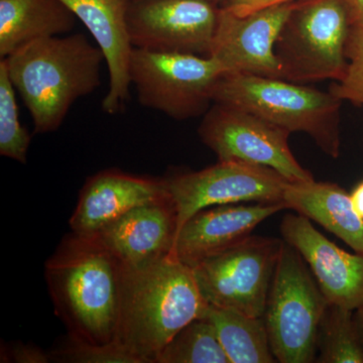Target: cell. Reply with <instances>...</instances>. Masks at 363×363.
I'll use <instances>...</instances> for the list:
<instances>
[{"label": "cell", "instance_id": "obj_1", "mask_svg": "<svg viewBox=\"0 0 363 363\" xmlns=\"http://www.w3.org/2000/svg\"><path fill=\"white\" fill-rule=\"evenodd\" d=\"M126 267L96 233L72 231L45 264V279L67 335L105 345L116 341Z\"/></svg>", "mask_w": 363, "mask_h": 363}, {"label": "cell", "instance_id": "obj_2", "mask_svg": "<svg viewBox=\"0 0 363 363\" xmlns=\"http://www.w3.org/2000/svg\"><path fill=\"white\" fill-rule=\"evenodd\" d=\"M207 305L192 267L175 257L126 267L116 340L138 363H157L169 341L201 318Z\"/></svg>", "mask_w": 363, "mask_h": 363}, {"label": "cell", "instance_id": "obj_3", "mask_svg": "<svg viewBox=\"0 0 363 363\" xmlns=\"http://www.w3.org/2000/svg\"><path fill=\"white\" fill-rule=\"evenodd\" d=\"M4 60L33 133L44 135L58 130L72 105L99 87L105 57L85 35L74 33L33 40Z\"/></svg>", "mask_w": 363, "mask_h": 363}, {"label": "cell", "instance_id": "obj_4", "mask_svg": "<svg viewBox=\"0 0 363 363\" xmlns=\"http://www.w3.org/2000/svg\"><path fill=\"white\" fill-rule=\"evenodd\" d=\"M213 102L250 112L289 133H306L327 156H340L343 101L330 91L283 79L226 73L215 86Z\"/></svg>", "mask_w": 363, "mask_h": 363}, {"label": "cell", "instance_id": "obj_5", "mask_svg": "<svg viewBox=\"0 0 363 363\" xmlns=\"http://www.w3.org/2000/svg\"><path fill=\"white\" fill-rule=\"evenodd\" d=\"M352 26L350 0H296L274 45L281 79L300 84L340 81Z\"/></svg>", "mask_w": 363, "mask_h": 363}, {"label": "cell", "instance_id": "obj_6", "mask_svg": "<svg viewBox=\"0 0 363 363\" xmlns=\"http://www.w3.org/2000/svg\"><path fill=\"white\" fill-rule=\"evenodd\" d=\"M311 274L300 252L284 240L264 315L277 362L316 360L319 326L328 302Z\"/></svg>", "mask_w": 363, "mask_h": 363}, {"label": "cell", "instance_id": "obj_7", "mask_svg": "<svg viewBox=\"0 0 363 363\" xmlns=\"http://www.w3.org/2000/svg\"><path fill=\"white\" fill-rule=\"evenodd\" d=\"M130 73L140 104L187 121L209 111L215 86L225 70L212 57L133 48Z\"/></svg>", "mask_w": 363, "mask_h": 363}, {"label": "cell", "instance_id": "obj_8", "mask_svg": "<svg viewBox=\"0 0 363 363\" xmlns=\"http://www.w3.org/2000/svg\"><path fill=\"white\" fill-rule=\"evenodd\" d=\"M283 241L250 236L192 267L208 304L262 318Z\"/></svg>", "mask_w": 363, "mask_h": 363}, {"label": "cell", "instance_id": "obj_9", "mask_svg": "<svg viewBox=\"0 0 363 363\" xmlns=\"http://www.w3.org/2000/svg\"><path fill=\"white\" fill-rule=\"evenodd\" d=\"M198 128L200 140L218 161H240L276 169L291 182L314 180L291 150V133L250 112L213 104Z\"/></svg>", "mask_w": 363, "mask_h": 363}, {"label": "cell", "instance_id": "obj_10", "mask_svg": "<svg viewBox=\"0 0 363 363\" xmlns=\"http://www.w3.org/2000/svg\"><path fill=\"white\" fill-rule=\"evenodd\" d=\"M175 204L179 231L206 208L238 203L283 202L291 181L276 169L240 161H218L201 171L164 178Z\"/></svg>", "mask_w": 363, "mask_h": 363}, {"label": "cell", "instance_id": "obj_11", "mask_svg": "<svg viewBox=\"0 0 363 363\" xmlns=\"http://www.w3.org/2000/svg\"><path fill=\"white\" fill-rule=\"evenodd\" d=\"M220 6L207 0H126L133 48L209 57Z\"/></svg>", "mask_w": 363, "mask_h": 363}, {"label": "cell", "instance_id": "obj_12", "mask_svg": "<svg viewBox=\"0 0 363 363\" xmlns=\"http://www.w3.org/2000/svg\"><path fill=\"white\" fill-rule=\"evenodd\" d=\"M295 4L293 0L245 16L220 6L209 57L220 63L225 74L281 79L274 45Z\"/></svg>", "mask_w": 363, "mask_h": 363}, {"label": "cell", "instance_id": "obj_13", "mask_svg": "<svg viewBox=\"0 0 363 363\" xmlns=\"http://www.w3.org/2000/svg\"><path fill=\"white\" fill-rule=\"evenodd\" d=\"M281 233L302 255L328 304L352 311L363 306V255L344 252L300 214L286 215Z\"/></svg>", "mask_w": 363, "mask_h": 363}, {"label": "cell", "instance_id": "obj_14", "mask_svg": "<svg viewBox=\"0 0 363 363\" xmlns=\"http://www.w3.org/2000/svg\"><path fill=\"white\" fill-rule=\"evenodd\" d=\"M285 202L219 205L196 213L180 229L172 257L193 267L203 260L231 250L253 229L281 210Z\"/></svg>", "mask_w": 363, "mask_h": 363}, {"label": "cell", "instance_id": "obj_15", "mask_svg": "<svg viewBox=\"0 0 363 363\" xmlns=\"http://www.w3.org/2000/svg\"><path fill=\"white\" fill-rule=\"evenodd\" d=\"M169 198L164 179L104 169L85 182L69 224L75 233H97L135 208Z\"/></svg>", "mask_w": 363, "mask_h": 363}, {"label": "cell", "instance_id": "obj_16", "mask_svg": "<svg viewBox=\"0 0 363 363\" xmlns=\"http://www.w3.org/2000/svg\"><path fill=\"white\" fill-rule=\"evenodd\" d=\"M84 23L104 52L109 73L102 101L107 114L118 113L130 99L133 44L126 23V0H61Z\"/></svg>", "mask_w": 363, "mask_h": 363}, {"label": "cell", "instance_id": "obj_17", "mask_svg": "<svg viewBox=\"0 0 363 363\" xmlns=\"http://www.w3.org/2000/svg\"><path fill=\"white\" fill-rule=\"evenodd\" d=\"M178 218L172 197L135 208L96 233L126 267L164 259L175 248Z\"/></svg>", "mask_w": 363, "mask_h": 363}, {"label": "cell", "instance_id": "obj_18", "mask_svg": "<svg viewBox=\"0 0 363 363\" xmlns=\"http://www.w3.org/2000/svg\"><path fill=\"white\" fill-rule=\"evenodd\" d=\"M283 202L309 220L319 223L363 255V219L353 207L350 194L337 184L328 182H290Z\"/></svg>", "mask_w": 363, "mask_h": 363}, {"label": "cell", "instance_id": "obj_19", "mask_svg": "<svg viewBox=\"0 0 363 363\" xmlns=\"http://www.w3.org/2000/svg\"><path fill=\"white\" fill-rule=\"evenodd\" d=\"M77 16L61 0H0V57L71 32Z\"/></svg>", "mask_w": 363, "mask_h": 363}, {"label": "cell", "instance_id": "obj_20", "mask_svg": "<svg viewBox=\"0 0 363 363\" xmlns=\"http://www.w3.org/2000/svg\"><path fill=\"white\" fill-rule=\"evenodd\" d=\"M213 327L230 363H274L264 317L208 304L202 317Z\"/></svg>", "mask_w": 363, "mask_h": 363}, {"label": "cell", "instance_id": "obj_21", "mask_svg": "<svg viewBox=\"0 0 363 363\" xmlns=\"http://www.w3.org/2000/svg\"><path fill=\"white\" fill-rule=\"evenodd\" d=\"M316 362L363 363V343L354 311L328 304L318 333Z\"/></svg>", "mask_w": 363, "mask_h": 363}, {"label": "cell", "instance_id": "obj_22", "mask_svg": "<svg viewBox=\"0 0 363 363\" xmlns=\"http://www.w3.org/2000/svg\"><path fill=\"white\" fill-rule=\"evenodd\" d=\"M157 363L230 362L212 325L199 318L176 334L162 351Z\"/></svg>", "mask_w": 363, "mask_h": 363}, {"label": "cell", "instance_id": "obj_23", "mask_svg": "<svg viewBox=\"0 0 363 363\" xmlns=\"http://www.w3.org/2000/svg\"><path fill=\"white\" fill-rule=\"evenodd\" d=\"M32 136L18 119L14 86L6 60L0 61V155L26 164Z\"/></svg>", "mask_w": 363, "mask_h": 363}, {"label": "cell", "instance_id": "obj_24", "mask_svg": "<svg viewBox=\"0 0 363 363\" xmlns=\"http://www.w3.org/2000/svg\"><path fill=\"white\" fill-rule=\"evenodd\" d=\"M51 362L67 363H138L125 347L113 341L105 345L81 342L67 335L56 350L50 352Z\"/></svg>", "mask_w": 363, "mask_h": 363}, {"label": "cell", "instance_id": "obj_25", "mask_svg": "<svg viewBox=\"0 0 363 363\" xmlns=\"http://www.w3.org/2000/svg\"><path fill=\"white\" fill-rule=\"evenodd\" d=\"M345 56L348 61L345 74L340 81L332 83L329 91L342 101L363 106V26L351 28Z\"/></svg>", "mask_w": 363, "mask_h": 363}, {"label": "cell", "instance_id": "obj_26", "mask_svg": "<svg viewBox=\"0 0 363 363\" xmlns=\"http://www.w3.org/2000/svg\"><path fill=\"white\" fill-rule=\"evenodd\" d=\"M9 362L21 363H47L51 362L50 353H45L37 346L18 343L6 351Z\"/></svg>", "mask_w": 363, "mask_h": 363}, {"label": "cell", "instance_id": "obj_27", "mask_svg": "<svg viewBox=\"0 0 363 363\" xmlns=\"http://www.w3.org/2000/svg\"><path fill=\"white\" fill-rule=\"evenodd\" d=\"M288 1L293 0H226L220 6L238 16H245L253 11Z\"/></svg>", "mask_w": 363, "mask_h": 363}, {"label": "cell", "instance_id": "obj_28", "mask_svg": "<svg viewBox=\"0 0 363 363\" xmlns=\"http://www.w3.org/2000/svg\"><path fill=\"white\" fill-rule=\"evenodd\" d=\"M350 197L355 211L363 219V181L355 187Z\"/></svg>", "mask_w": 363, "mask_h": 363}, {"label": "cell", "instance_id": "obj_29", "mask_svg": "<svg viewBox=\"0 0 363 363\" xmlns=\"http://www.w3.org/2000/svg\"><path fill=\"white\" fill-rule=\"evenodd\" d=\"M353 25L363 26V0H350Z\"/></svg>", "mask_w": 363, "mask_h": 363}, {"label": "cell", "instance_id": "obj_30", "mask_svg": "<svg viewBox=\"0 0 363 363\" xmlns=\"http://www.w3.org/2000/svg\"><path fill=\"white\" fill-rule=\"evenodd\" d=\"M355 323H357L358 332L363 343V306L354 311Z\"/></svg>", "mask_w": 363, "mask_h": 363}, {"label": "cell", "instance_id": "obj_31", "mask_svg": "<svg viewBox=\"0 0 363 363\" xmlns=\"http://www.w3.org/2000/svg\"><path fill=\"white\" fill-rule=\"evenodd\" d=\"M207 1L213 2V4H218V6H221L223 2H225L226 0H207Z\"/></svg>", "mask_w": 363, "mask_h": 363}]
</instances>
